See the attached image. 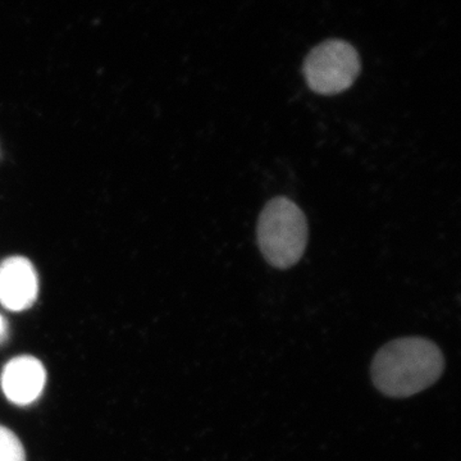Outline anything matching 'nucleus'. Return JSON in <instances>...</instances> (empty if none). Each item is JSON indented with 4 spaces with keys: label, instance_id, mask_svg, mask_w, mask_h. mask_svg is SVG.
I'll use <instances>...</instances> for the list:
<instances>
[{
    "label": "nucleus",
    "instance_id": "nucleus-2",
    "mask_svg": "<svg viewBox=\"0 0 461 461\" xmlns=\"http://www.w3.org/2000/svg\"><path fill=\"white\" fill-rule=\"evenodd\" d=\"M257 238L267 262L275 268H291L304 256L308 244L305 214L293 200L272 199L260 213Z\"/></svg>",
    "mask_w": 461,
    "mask_h": 461
},
{
    "label": "nucleus",
    "instance_id": "nucleus-3",
    "mask_svg": "<svg viewBox=\"0 0 461 461\" xmlns=\"http://www.w3.org/2000/svg\"><path fill=\"white\" fill-rule=\"evenodd\" d=\"M303 72L314 93L336 95L351 87L359 76V54L348 42L324 41L306 57Z\"/></svg>",
    "mask_w": 461,
    "mask_h": 461
},
{
    "label": "nucleus",
    "instance_id": "nucleus-5",
    "mask_svg": "<svg viewBox=\"0 0 461 461\" xmlns=\"http://www.w3.org/2000/svg\"><path fill=\"white\" fill-rule=\"evenodd\" d=\"M0 384L9 402L27 406L41 396L47 384V372L41 360L21 355L5 364Z\"/></svg>",
    "mask_w": 461,
    "mask_h": 461
},
{
    "label": "nucleus",
    "instance_id": "nucleus-6",
    "mask_svg": "<svg viewBox=\"0 0 461 461\" xmlns=\"http://www.w3.org/2000/svg\"><path fill=\"white\" fill-rule=\"evenodd\" d=\"M0 461H26L25 447L11 429L0 426Z\"/></svg>",
    "mask_w": 461,
    "mask_h": 461
},
{
    "label": "nucleus",
    "instance_id": "nucleus-4",
    "mask_svg": "<svg viewBox=\"0 0 461 461\" xmlns=\"http://www.w3.org/2000/svg\"><path fill=\"white\" fill-rule=\"evenodd\" d=\"M39 281L32 262L12 257L0 263V304L11 312L32 308L38 299Z\"/></svg>",
    "mask_w": 461,
    "mask_h": 461
},
{
    "label": "nucleus",
    "instance_id": "nucleus-7",
    "mask_svg": "<svg viewBox=\"0 0 461 461\" xmlns=\"http://www.w3.org/2000/svg\"><path fill=\"white\" fill-rule=\"evenodd\" d=\"M5 330H7V324H5V321L0 315V339L5 338Z\"/></svg>",
    "mask_w": 461,
    "mask_h": 461
},
{
    "label": "nucleus",
    "instance_id": "nucleus-1",
    "mask_svg": "<svg viewBox=\"0 0 461 461\" xmlns=\"http://www.w3.org/2000/svg\"><path fill=\"white\" fill-rule=\"evenodd\" d=\"M444 366V355L435 342L423 338L396 339L375 354L373 384L384 395L409 397L432 386Z\"/></svg>",
    "mask_w": 461,
    "mask_h": 461
}]
</instances>
